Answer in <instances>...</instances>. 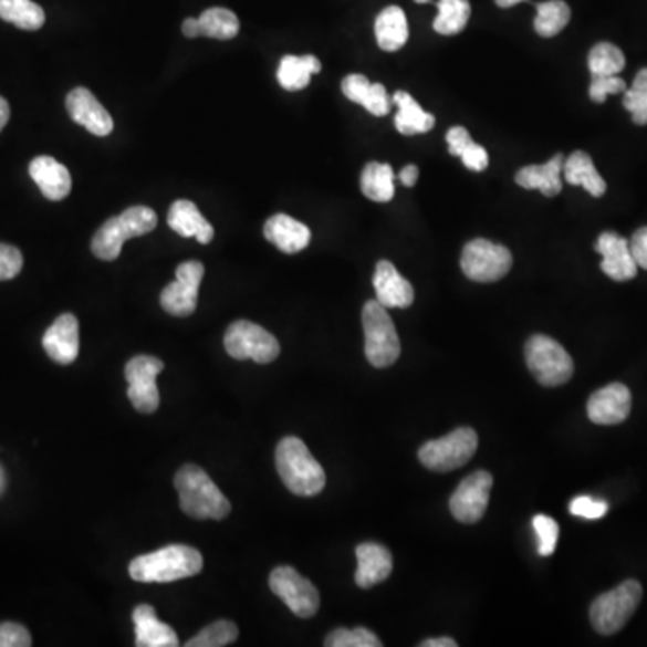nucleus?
<instances>
[{"label":"nucleus","instance_id":"10","mask_svg":"<svg viewBox=\"0 0 647 647\" xmlns=\"http://www.w3.org/2000/svg\"><path fill=\"white\" fill-rule=\"evenodd\" d=\"M226 349L232 358L272 364L281 353L278 338L254 322L236 321L227 330Z\"/></svg>","mask_w":647,"mask_h":647},{"label":"nucleus","instance_id":"52","mask_svg":"<svg viewBox=\"0 0 647 647\" xmlns=\"http://www.w3.org/2000/svg\"><path fill=\"white\" fill-rule=\"evenodd\" d=\"M10 105H8V101L4 97L0 96V132L4 129V126L8 125V121H10Z\"/></svg>","mask_w":647,"mask_h":647},{"label":"nucleus","instance_id":"40","mask_svg":"<svg viewBox=\"0 0 647 647\" xmlns=\"http://www.w3.org/2000/svg\"><path fill=\"white\" fill-rule=\"evenodd\" d=\"M626 82L618 76H592V85H589V100L595 103H604L606 97L612 94H620L626 92Z\"/></svg>","mask_w":647,"mask_h":647},{"label":"nucleus","instance_id":"48","mask_svg":"<svg viewBox=\"0 0 647 647\" xmlns=\"http://www.w3.org/2000/svg\"><path fill=\"white\" fill-rule=\"evenodd\" d=\"M629 250H632L633 259L640 269L647 270V227L638 229L629 240Z\"/></svg>","mask_w":647,"mask_h":647},{"label":"nucleus","instance_id":"26","mask_svg":"<svg viewBox=\"0 0 647 647\" xmlns=\"http://www.w3.org/2000/svg\"><path fill=\"white\" fill-rule=\"evenodd\" d=\"M374 34L382 51L394 53L407 43L408 24L407 14L399 6H388L376 17L374 22Z\"/></svg>","mask_w":647,"mask_h":647},{"label":"nucleus","instance_id":"45","mask_svg":"<svg viewBox=\"0 0 647 647\" xmlns=\"http://www.w3.org/2000/svg\"><path fill=\"white\" fill-rule=\"evenodd\" d=\"M459 158L466 168L471 169V171H484L489 166V155L484 146H480V144L473 143V140L466 146L465 152L460 154Z\"/></svg>","mask_w":647,"mask_h":647},{"label":"nucleus","instance_id":"29","mask_svg":"<svg viewBox=\"0 0 647 647\" xmlns=\"http://www.w3.org/2000/svg\"><path fill=\"white\" fill-rule=\"evenodd\" d=\"M321 71V60L313 54H304V56L288 54L279 63L278 82L284 91H302L310 85L313 74H319Z\"/></svg>","mask_w":647,"mask_h":647},{"label":"nucleus","instance_id":"38","mask_svg":"<svg viewBox=\"0 0 647 647\" xmlns=\"http://www.w3.org/2000/svg\"><path fill=\"white\" fill-rule=\"evenodd\" d=\"M324 646L327 647H382L379 638L367 628L345 629L331 632Z\"/></svg>","mask_w":647,"mask_h":647},{"label":"nucleus","instance_id":"47","mask_svg":"<svg viewBox=\"0 0 647 647\" xmlns=\"http://www.w3.org/2000/svg\"><path fill=\"white\" fill-rule=\"evenodd\" d=\"M446 143H448V152H450V155L460 157L466 146L471 143L470 132L465 126H453L446 134Z\"/></svg>","mask_w":647,"mask_h":647},{"label":"nucleus","instance_id":"55","mask_svg":"<svg viewBox=\"0 0 647 647\" xmlns=\"http://www.w3.org/2000/svg\"><path fill=\"white\" fill-rule=\"evenodd\" d=\"M417 4H430L431 0H414Z\"/></svg>","mask_w":647,"mask_h":647},{"label":"nucleus","instance_id":"13","mask_svg":"<svg viewBox=\"0 0 647 647\" xmlns=\"http://www.w3.org/2000/svg\"><path fill=\"white\" fill-rule=\"evenodd\" d=\"M204 264L200 261H186L178 264L177 281H173L160 293V306L173 316H189L198 304V290L204 279Z\"/></svg>","mask_w":647,"mask_h":647},{"label":"nucleus","instance_id":"16","mask_svg":"<svg viewBox=\"0 0 647 647\" xmlns=\"http://www.w3.org/2000/svg\"><path fill=\"white\" fill-rule=\"evenodd\" d=\"M589 421L595 425H618L632 413V393L623 384H609L595 390L586 405Z\"/></svg>","mask_w":647,"mask_h":647},{"label":"nucleus","instance_id":"44","mask_svg":"<svg viewBox=\"0 0 647 647\" xmlns=\"http://www.w3.org/2000/svg\"><path fill=\"white\" fill-rule=\"evenodd\" d=\"M31 644V635L22 624H0V647H29Z\"/></svg>","mask_w":647,"mask_h":647},{"label":"nucleus","instance_id":"42","mask_svg":"<svg viewBox=\"0 0 647 647\" xmlns=\"http://www.w3.org/2000/svg\"><path fill=\"white\" fill-rule=\"evenodd\" d=\"M359 105L376 117H384L390 112V97L382 83H371L369 91L365 94Z\"/></svg>","mask_w":647,"mask_h":647},{"label":"nucleus","instance_id":"30","mask_svg":"<svg viewBox=\"0 0 647 647\" xmlns=\"http://www.w3.org/2000/svg\"><path fill=\"white\" fill-rule=\"evenodd\" d=\"M359 187L373 201H390L394 198V171L388 164L369 163L359 177Z\"/></svg>","mask_w":647,"mask_h":647},{"label":"nucleus","instance_id":"19","mask_svg":"<svg viewBox=\"0 0 647 647\" xmlns=\"http://www.w3.org/2000/svg\"><path fill=\"white\" fill-rule=\"evenodd\" d=\"M376 301L385 307H408L414 302V288L390 261H379L374 270Z\"/></svg>","mask_w":647,"mask_h":647},{"label":"nucleus","instance_id":"24","mask_svg":"<svg viewBox=\"0 0 647 647\" xmlns=\"http://www.w3.org/2000/svg\"><path fill=\"white\" fill-rule=\"evenodd\" d=\"M563 164H565V155H554L545 164H538V166L532 164L520 169L514 180L523 189H540L545 197H557L563 189V182H561Z\"/></svg>","mask_w":647,"mask_h":647},{"label":"nucleus","instance_id":"15","mask_svg":"<svg viewBox=\"0 0 647 647\" xmlns=\"http://www.w3.org/2000/svg\"><path fill=\"white\" fill-rule=\"evenodd\" d=\"M65 105H67L71 119L76 125L88 129L92 135L106 137V135L112 134V129H114L112 115L85 86H77L74 91L69 92Z\"/></svg>","mask_w":647,"mask_h":647},{"label":"nucleus","instance_id":"31","mask_svg":"<svg viewBox=\"0 0 647 647\" xmlns=\"http://www.w3.org/2000/svg\"><path fill=\"white\" fill-rule=\"evenodd\" d=\"M0 19L24 31H39L45 24V11L33 0H0Z\"/></svg>","mask_w":647,"mask_h":647},{"label":"nucleus","instance_id":"4","mask_svg":"<svg viewBox=\"0 0 647 647\" xmlns=\"http://www.w3.org/2000/svg\"><path fill=\"white\" fill-rule=\"evenodd\" d=\"M158 218L154 209L146 206L128 207L119 216L108 218L92 238V252L101 261H115L119 258L125 241L148 234L157 227Z\"/></svg>","mask_w":647,"mask_h":647},{"label":"nucleus","instance_id":"51","mask_svg":"<svg viewBox=\"0 0 647 647\" xmlns=\"http://www.w3.org/2000/svg\"><path fill=\"white\" fill-rule=\"evenodd\" d=\"M421 647H457V643L450 637L428 638L421 643Z\"/></svg>","mask_w":647,"mask_h":647},{"label":"nucleus","instance_id":"7","mask_svg":"<svg viewBox=\"0 0 647 647\" xmlns=\"http://www.w3.org/2000/svg\"><path fill=\"white\" fill-rule=\"evenodd\" d=\"M525 362L543 387L565 385L574 374V359L551 336L532 335L525 344Z\"/></svg>","mask_w":647,"mask_h":647},{"label":"nucleus","instance_id":"25","mask_svg":"<svg viewBox=\"0 0 647 647\" xmlns=\"http://www.w3.org/2000/svg\"><path fill=\"white\" fill-rule=\"evenodd\" d=\"M168 226L182 238H197L198 243H211L215 229L198 207L189 200H177L169 207Z\"/></svg>","mask_w":647,"mask_h":647},{"label":"nucleus","instance_id":"14","mask_svg":"<svg viewBox=\"0 0 647 647\" xmlns=\"http://www.w3.org/2000/svg\"><path fill=\"white\" fill-rule=\"evenodd\" d=\"M493 474L479 470L468 474L451 494L450 511L460 523H477L488 509Z\"/></svg>","mask_w":647,"mask_h":647},{"label":"nucleus","instance_id":"6","mask_svg":"<svg viewBox=\"0 0 647 647\" xmlns=\"http://www.w3.org/2000/svg\"><path fill=\"white\" fill-rule=\"evenodd\" d=\"M643 586L635 580L624 581L617 588L599 595L589 606V620L601 635H615L626 626L643 601Z\"/></svg>","mask_w":647,"mask_h":647},{"label":"nucleus","instance_id":"17","mask_svg":"<svg viewBox=\"0 0 647 647\" xmlns=\"http://www.w3.org/2000/svg\"><path fill=\"white\" fill-rule=\"evenodd\" d=\"M49 358L60 365H71L80 355V322L72 313H63L49 326L42 338Z\"/></svg>","mask_w":647,"mask_h":647},{"label":"nucleus","instance_id":"39","mask_svg":"<svg viewBox=\"0 0 647 647\" xmlns=\"http://www.w3.org/2000/svg\"><path fill=\"white\" fill-rule=\"evenodd\" d=\"M532 528L536 531L538 552L540 556H551L556 551L557 538H560V525L556 520L546 514H538L532 520Z\"/></svg>","mask_w":647,"mask_h":647},{"label":"nucleus","instance_id":"37","mask_svg":"<svg viewBox=\"0 0 647 647\" xmlns=\"http://www.w3.org/2000/svg\"><path fill=\"white\" fill-rule=\"evenodd\" d=\"M623 105L632 114L635 125H647V69L637 72L632 88L624 92Z\"/></svg>","mask_w":647,"mask_h":647},{"label":"nucleus","instance_id":"43","mask_svg":"<svg viewBox=\"0 0 647 647\" xmlns=\"http://www.w3.org/2000/svg\"><path fill=\"white\" fill-rule=\"evenodd\" d=\"M571 513L585 520H599L608 513V503L592 497H575L571 502Z\"/></svg>","mask_w":647,"mask_h":647},{"label":"nucleus","instance_id":"34","mask_svg":"<svg viewBox=\"0 0 647 647\" xmlns=\"http://www.w3.org/2000/svg\"><path fill=\"white\" fill-rule=\"evenodd\" d=\"M536 10L534 29L543 39L556 36L571 22V8L563 0H546V2L538 4Z\"/></svg>","mask_w":647,"mask_h":647},{"label":"nucleus","instance_id":"1","mask_svg":"<svg viewBox=\"0 0 647 647\" xmlns=\"http://www.w3.org/2000/svg\"><path fill=\"white\" fill-rule=\"evenodd\" d=\"M204 557L189 545H168L129 563V577L139 583H173L200 574Z\"/></svg>","mask_w":647,"mask_h":647},{"label":"nucleus","instance_id":"11","mask_svg":"<svg viewBox=\"0 0 647 647\" xmlns=\"http://www.w3.org/2000/svg\"><path fill=\"white\" fill-rule=\"evenodd\" d=\"M270 589L279 599L301 618H310L319 612L321 597L312 581L299 574L292 566L273 568L269 580Z\"/></svg>","mask_w":647,"mask_h":647},{"label":"nucleus","instance_id":"49","mask_svg":"<svg viewBox=\"0 0 647 647\" xmlns=\"http://www.w3.org/2000/svg\"><path fill=\"white\" fill-rule=\"evenodd\" d=\"M398 178L401 180L403 186L414 187L417 184V178H419V168H417L416 164H407L399 171Z\"/></svg>","mask_w":647,"mask_h":647},{"label":"nucleus","instance_id":"35","mask_svg":"<svg viewBox=\"0 0 647 647\" xmlns=\"http://www.w3.org/2000/svg\"><path fill=\"white\" fill-rule=\"evenodd\" d=\"M626 67L623 51L614 43L601 42L588 54V69L592 76H617Z\"/></svg>","mask_w":647,"mask_h":647},{"label":"nucleus","instance_id":"3","mask_svg":"<svg viewBox=\"0 0 647 647\" xmlns=\"http://www.w3.org/2000/svg\"><path fill=\"white\" fill-rule=\"evenodd\" d=\"M275 466L284 486L298 497H315L326 486V473L299 437L279 442Z\"/></svg>","mask_w":647,"mask_h":647},{"label":"nucleus","instance_id":"5","mask_svg":"<svg viewBox=\"0 0 647 647\" xmlns=\"http://www.w3.org/2000/svg\"><path fill=\"white\" fill-rule=\"evenodd\" d=\"M362 324L365 333V356L369 364L378 369L396 364L401 355V342L387 307L376 299L365 302Z\"/></svg>","mask_w":647,"mask_h":647},{"label":"nucleus","instance_id":"27","mask_svg":"<svg viewBox=\"0 0 647 647\" xmlns=\"http://www.w3.org/2000/svg\"><path fill=\"white\" fill-rule=\"evenodd\" d=\"M393 101L394 105L398 106V115L394 119V125H396L399 134H427L436 126V117L422 111L421 105L408 92H396Z\"/></svg>","mask_w":647,"mask_h":647},{"label":"nucleus","instance_id":"18","mask_svg":"<svg viewBox=\"0 0 647 647\" xmlns=\"http://www.w3.org/2000/svg\"><path fill=\"white\" fill-rule=\"evenodd\" d=\"M595 250L603 255V270L609 279L624 283L629 279L637 278V263L629 250V241L617 232H603L595 243Z\"/></svg>","mask_w":647,"mask_h":647},{"label":"nucleus","instance_id":"12","mask_svg":"<svg viewBox=\"0 0 647 647\" xmlns=\"http://www.w3.org/2000/svg\"><path fill=\"white\" fill-rule=\"evenodd\" d=\"M164 369L163 359L155 356L139 355L129 359L125 367L126 382H128V399L135 410L143 414H152L160 405L157 376Z\"/></svg>","mask_w":647,"mask_h":647},{"label":"nucleus","instance_id":"20","mask_svg":"<svg viewBox=\"0 0 647 647\" xmlns=\"http://www.w3.org/2000/svg\"><path fill=\"white\" fill-rule=\"evenodd\" d=\"M29 175L48 200L60 201L67 198L71 192V173L63 164L58 163L56 158L48 155L33 158L29 164Z\"/></svg>","mask_w":647,"mask_h":647},{"label":"nucleus","instance_id":"28","mask_svg":"<svg viewBox=\"0 0 647 647\" xmlns=\"http://www.w3.org/2000/svg\"><path fill=\"white\" fill-rule=\"evenodd\" d=\"M563 175L571 186H583L594 198L603 197L606 192V182L595 169L594 160L586 152H574L571 157L565 158Z\"/></svg>","mask_w":647,"mask_h":647},{"label":"nucleus","instance_id":"33","mask_svg":"<svg viewBox=\"0 0 647 647\" xmlns=\"http://www.w3.org/2000/svg\"><path fill=\"white\" fill-rule=\"evenodd\" d=\"M200 36L215 40H232L240 33V20L226 8H209L200 14Z\"/></svg>","mask_w":647,"mask_h":647},{"label":"nucleus","instance_id":"23","mask_svg":"<svg viewBox=\"0 0 647 647\" xmlns=\"http://www.w3.org/2000/svg\"><path fill=\"white\" fill-rule=\"evenodd\" d=\"M135 646L137 647H177L178 637L168 624L160 623L157 612L149 604H139L134 609Z\"/></svg>","mask_w":647,"mask_h":647},{"label":"nucleus","instance_id":"46","mask_svg":"<svg viewBox=\"0 0 647 647\" xmlns=\"http://www.w3.org/2000/svg\"><path fill=\"white\" fill-rule=\"evenodd\" d=\"M371 82L364 74H349L342 80V92L353 103H362L365 94L369 91Z\"/></svg>","mask_w":647,"mask_h":647},{"label":"nucleus","instance_id":"54","mask_svg":"<svg viewBox=\"0 0 647 647\" xmlns=\"http://www.w3.org/2000/svg\"><path fill=\"white\" fill-rule=\"evenodd\" d=\"M6 491V473L2 470V466H0V494L4 493Z\"/></svg>","mask_w":647,"mask_h":647},{"label":"nucleus","instance_id":"2","mask_svg":"<svg viewBox=\"0 0 647 647\" xmlns=\"http://www.w3.org/2000/svg\"><path fill=\"white\" fill-rule=\"evenodd\" d=\"M180 509L197 520H223L229 516L230 502L200 466L187 465L175 474Z\"/></svg>","mask_w":647,"mask_h":647},{"label":"nucleus","instance_id":"41","mask_svg":"<svg viewBox=\"0 0 647 647\" xmlns=\"http://www.w3.org/2000/svg\"><path fill=\"white\" fill-rule=\"evenodd\" d=\"M24 258L17 247L0 243V281H11L22 272Z\"/></svg>","mask_w":647,"mask_h":647},{"label":"nucleus","instance_id":"53","mask_svg":"<svg viewBox=\"0 0 647 647\" xmlns=\"http://www.w3.org/2000/svg\"><path fill=\"white\" fill-rule=\"evenodd\" d=\"M499 8H513V6L520 4V2H528V0H494Z\"/></svg>","mask_w":647,"mask_h":647},{"label":"nucleus","instance_id":"9","mask_svg":"<svg viewBox=\"0 0 647 647\" xmlns=\"http://www.w3.org/2000/svg\"><path fill=\"white\" fill-rule=\"evenodd\" d=\"M513 267V255L508 247L477 238L466 244L460 255V269L474 283H494L508 275Z\"/></svg>","mask_w":647,"mask_h":647},{"label":"nucleus","instance_id":"8","mask_svg":"<svg viewBox=\"0 0 647 647\" xmlns=\"http://www.w3.org/2000/svg\"><path fill=\"white\" fill-rule=\"evenodd\" d=\"M477 448H479L477 431L470 427H460L441 439L425 442L417 451V456L428 470L445 473L468 465Z\"/></svg>","mask_w":647,"mask_h":647},{"label":"nucleus","instance_id":"21","mask_svg":"<svg viewBox=\"0 0 647 647\" xmlns=\"http://www.w3.org/2000/svg\"><path fill=\"white\" fill-rule=\"evenodd\" d=\"M356 560L358 568L355 581L359 588L379 585L393 574V554L379 543H359L356 546Z\"/></svg>","mask_w":647,"mask_h":647},{"label":"nucleus","instance_id":"22","mask_svg":"<svg viewBox=\"0 0 647 647\" xmlns=\"http://www.w3.org/2000/svg\"><path fill=\"white\" fill-rule=\"evenodd\" d=\"M264 238L284 254H298L312 241V230L288 215H273L264 223Z\"/></svg>","mask_w":647,"mask_h":647},{"label":"nucleus","instance_id":"32","mask_svg":"<svg viewBox=\"0 0 647 647\" xmlns=\"http://www.w3.org/2000/svg\"><path fill=\"white\" fill-rule=\"evenodd\" d=\"M470 17L471 6L468 0H439L434 29H436V33L451 36V34L465 31Z\"/></svg>","mask_w":647,"mask_h":647},{"label":"nucleus","instance_id":"36","mask_svg":"<svg viewBox=\"0 0 647 647\" xmlns=\"http://www.w3.org/2000/svg\"><path fill=\"white\" fill-rule=\"evenodd\" d=\"M240 632L238 626L230 620H216L207 628L201 629L198 635L187 640V647H223L234 643Z\"/></svg>","mask_w":647,"mask_h":647},{"label":"nucleus","instance_id":"50","mask_svg":"<svg viewBox=\"0 0 647 647\" xmlns=\"http://www.w3.org/2000/svg\"><path fill=\"white\" fill-rule=\"evenodd\" d=\"M182 33L186 34L187 39L200 36V22H198V19L184 20Z\"/></svg>","mask_w":647,"mask_h":647}]
</instances>
